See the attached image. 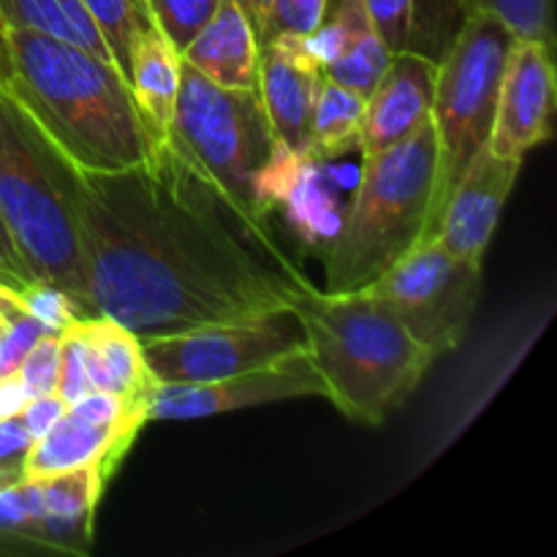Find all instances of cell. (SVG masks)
<instances>
[{"mask_svg":"<svg viewBox=\"0 0 557 557\" xmlns=\"http://www.w3.org/2000/svg\"><path fill=\"white\" fill-rule=\"evenodd\" d=\"M82 272L92 315L139 341L286 313L315 288L267 218L245 212L172 139L120 172H79Z\"/></svg>","mask_w":557,"mask_h":557,"instance_id":"6da1fadb","label":"cell"},{"mask_svg":"<svg viewBox=\"0 0 557 557\" xmlns=\"http://www.w3.org/2000/svg\"><path fill=\"white\" fill-rule=\"evenodd\" d=\"M5 49L9 92L79 172L131 169L166 139L109 60L33 30H5Z\"/></svg>","mask_w":557,"mask_h":557,"instance_id":"7a4b0ae2","label":"cell"},{"mask_svg":"<svg viewBox=\"0 0 557 557\" xmlns=\"http://www.w3.org/2000/svg\"><path fill=\"white\" fill-rule=\"evenodd\" d=\"M305 348L341 413L379 428L422 384L433 354L364 292L310 288L294 305Z\"/></svg>","mask_w":557,"mask_h":557,"instance_id":"3957f363","label":"cell"},{"mask_svg":"<svg viewBox=\"0 0 557 557\" xmlns=\"http://www.w3.org/2000/svg\"><path fill=\"white\" fill-rule=\"evenodd\" d=\"M76 196L79 169L0 85V218L30 281L60 288L85 319Z\"/></svg>","mask_w":557,"mask_h":557,"instance_id":"277c9868","label":"cell"},{"mask_svg":"<svg viewBox=\"0 0 557 557\" xmlns=\"http://www.w3.org/2000/svg\"><path fill=\"white\" fill-rule=\"evenodd\" d=\"M438 194L433 120L384 152L362 158L357 190L324 250V292H362L430 237Z\"/></svg>","mask_w":557,"mask_h":557,"instance_id":"5b68a950","label":"cell"},{"mask_svg":"<svg viewBox=\"0 0 557 557\" xmlns=\"http://www.w3.org/2000/svg\"><path fill=\"white\" fill-rule=\"evenodd\" d=\"M169 139L245 212L270 221L275 172L288 156L275 139L259 87H223L183 60Z\"/></svg>","mask_w":557,"mask_h":557,"instance_id":"8992f818","label":"cell"},{"mask_svg":"<svg viewBox=\"0 0 557 557\" xmlns=\"http://www.w3.org/2000/svg\"><path fill=\"white\" fill-rule=\"evenodd\" d=\"M515 41L517 38L495 16L471 9L438 65L430 112L438 136V194L430 215V237L438 228L441 212L460 174L473 156L487 147L500 79Z\"/></svg>","mask_w":557,"mask_h":557,"instance_id":"52a82bcc","label":"cell"},{"mask_svg":"<svg viewBox=\"0 0 557 557\" xmlns=\"http://www.w3.org/2000/svg\"><path fill=\"white\" fill-rule=\"evenodd\" d=\"M362 292L438 359L455 351L471 326L482 297V264L424 237Z\"/></svg>","mask_w":557,"mask_h":557,"instance_id":"ba28073f","label":"cell"},{"mask_svg":"<svg viewBox=\"0 0 557 557\" xmlns=\"http://www.w3.org/2000/svg\"><path fill=\"white\" fill-rule=\"evenodd\" d=\"M299 348H305L302 326L294 310H286L147 337L141 357L156 384H207L264 368Z\"/></svg>","mask_w":557,"mask_h":557,"instance_id":"9c48e42d","label":"cell"},{"mask_svg":"<svg viewBox=\"0 0 557 557\" xmlns=\"http://www.w3.org/2000/svg\"><path fill=\"white\" fill-rule=\"evenodd\" d=\"M326 397V386L310 359L308 348L248 373L228 375L207 384H152L147 392V422H180L239 411L250 406Z\"/></svg>","mask_w":557,"mask_h":557,"instance_id":"30bf717a","label":"cell"},{"mask_svg":"<svg viewBox=\"0 0 557 557\" xmlns=\"http://www.w3.org/2000/svg\"><path fill=\"white\" fill-rule=\"evenodd\" d=\"M557 82L553 47L539 41H515L498 90L490 152L522 161L533 147L553 136Z\"/></svg>","mask_w":557,"mask_h":557,"instance_id":"8fae6325","label":"cell"},{"mask_svg":"<svg viewBox=\"0 0 557 557\" xmlns=\"http://www.w3.org/2000/svg\"><path fill=\"white\" fill-rule=\"evenodd\" d=\"M324 65L299 36H277L259 47V96L275 139L288 156L310 158V120Z\"/></svg>","mask_w":557,"mask_h":557,"instance_id":"7c38bea8","label":"cell"},{"mask_svg":"<svg viewBox=\"0 0 557 557\" xmlns=\"http://www.w3.org/2000/svg\"><path fill=\"white\" fill-rule=\"evenodd\" d=\"M520 166L522 161L495 156L490 147L479 150L451 188L433 237L449 253L482 264Z\"/></svg>","mask_w":557,"mask_h":557,"instance_id":"4fadbf2b","label":"cell"},{"mask_svg":"<svg viewBox=\"0 0 557 557\" xmlns=\"http://www.w3.org/2000/svg\"><path fill=\"white\" fill-rule=\"evenodd\" d=\"M438 63L424 54L403 49L392 54L384 76L364 103L359 152L362 158L400 145L433 112V92Z\"/></svg>","mask_w":557,"mask_h":557,"instance_id":"5bb4252c","label":"cell"},{"mask_svg":"<svg viewBox=\"0 0 557 557\" xmlns=\"http://www.w3.org/2000/svg\"><path fill=\"white\" fill-rule=\"evenodd\" d=\"M145 424V411L128 413L117 424H87L65 411V417L49 433L33 441L22 479L41 482V479L90 466H101L107 476H112Z\"/></svg>","mask_w":557,"mask_h":557,"instance_id":"9a60e30c","label":"cell"},{"mask_svg":"<svg viewBox=\"0 0 557 557\" xmlns=\"http://www.w3.org/2000/svg\"><path fill=\"white\" fill-rule=\"evenodd\" d=\"M109 476L101 466L58 473L38 482L41 487V517L25 531V542L58 553H87L92 542L98 500Z\"/></svg>","mask_w":557,"mask_h":557,"instance_id":"2e32d148","label":"cell"},{"mask_svg":"<svg viewBox=\"0 0 557 557\" xmlns=\"http://www.w3.org/2000/svg\"><path fill=\"white\" fill-rule=\"evenodd\" d=\"M183 60L215 85L259 87V38L234 0H221Z\"/></svg>","mask_w":557,"mask_h":557,"instance_id":"e0dca14e","label":"cell"},{"mask_svg":"<svg viewBox=\"0 0 557 557\" xmlns=\"http://www.w3.org/2000/svg\"><path fill=\"white\" fill-rule=\"evenodd\" d=\"M74 330L82 341L90 389L112 392L125 400L147 397L156 381L147 373L141 341L134 332L107 315L76 319Z\"/></svg>","mask_w":557,"mask_h":557,"instance_id":"ac0fdd59","label":"cell"},{"mask_svg":"<svg viewBox=\"0 0 557 557\" xmlns=\"http://www.w3.org/2000/svg\"><path fill=\"white\" fill-rule=\"evenodd\" d=\"M180 65L183 58L172 49V44L152 27L136 44L134 60H131L128 85L134 90L136 103L147 123L166 136L172 125L174 101L180 90Z\"/></svg>","mask_w":557,"mask_h":557,"instance_id":"d6986e66","label":"cell"},{"mask_svg":"<svg viewBox=\"0 0 557 557\" xmlns=\"http://www.w3.org/2000/svg\"><path fill=\"white\" fill-rule=\"evenodd\" d=\"M0 25L5 30L44 33L109 60L107 47L82 0H0Z\"/></svg>","mask_w":557,"mask_h":557,"instance_id":"ffe728a7","label":"cell"},{"mask_svg":"<svg viewBox=\"0 0 557 557\" xmlns=\"http://www.w3.org/2000/svg\"><path fill=\"white\" fill-rule=\"evenodd\" d=\"M364 103L368 98L324 76L319 98H315L313 120H310V158L313 161H332L354 147L359 150Z\"/></svg>","mask_w":557,"mask_h":557,"instance_id":"44dd1931","label":"cell"},{"mask_svg":"<svg viewBox=\"0 0 557 557\" xmlns=\"http://www.w3.org/2000/svg\"><path fill=\"white\" fill-rule=\"evenodd\" d=\"M107 47L114 69L128 79L136 44L152 30V16L147 0H82Z\"/></svg>","mask_w":557,"mask_h":557,"instance_id":"7402d4cb","label":"cell"},{"mask_svg":"<svg viewBox=\"0 0 557 557\" xmlns=\"http://www.w3.org/2000/svg\"><path fill=\"white\" fill-rule=\"evenodd\" d=\"M389 60L392 52L379 38L373 22L368 20L357 33H354L351 44L343 49L341 58H335L332 63L324 65V76L368 98L370 92H373V87L379 85L381 76H384Z\"/></svg>","mask_w":557,"mask_h":557,"instance_id":"603a6c76","label":"cell"},{"mask_svg":"<svg viewBox=\"0 0 557 557\" xmlns=\"http://www.w3.org/2000/svg\"><path fill=\"white\" fill-rule=\"evenodd\" d=\"M473 11L495 16L517 41L553 47V0H468Z\"/></svg>","mask_w":557,"mask_h":557,"instance_id":"cb8c5ba5","label":"cell"},{"mask_svg":"<svg viewBox=\"0 0 557 557\" xmlns=\"http://www.w3.org/2000/svg\"><path fill=\"white\" fill-rule=\"evenodd\" d=\"M218 5L221 0H147L152 25L172 44L180 58L188 44L199 36L201 27L212 20Z\"/></svg>","mask_w":557,"mask_h":557,"instance_id":"d4e9b609","label":"cell"},{"mask_svg":"<svg viewBox=\"0 0 557 557\" xmlns=\"http://www.w3.org/2000/svg\"><path fill=\"white\" fill-rule=\"evenodd\" d=\"M326 9H330V0H272L259 47L277 36L308 38L324 22Z\"/></svg>","mask_w":557,"mask_h":557,"instance_id":"484cf974","label":"cell"},{"mask_svg":"<svg viewBox=\"0 0 557 557\" xmlns=\"http://www.w3.org/2000/svg\"><path fill=\"white\" fill-rule=\"evenodd\" d=\"M60 351H63V335H60V332H47V335L38 337L36 346L27 351L25 362L16 370L20 381L25 384L27 395L36 397L58 389Z\"/></svg>","mask_w":557,"mask_h":557,"instance_id":"4316f807","label":"cell"},{"mask_svg":"<svg viewBox=\"0 0 557 557\" xmlns=\"http://www.w3.org/2000/svg\"><path fill=\"white\" fill-rule=\"evenodd\" d=\"M364 9L392 54L408 49L413 33V0H364Z\"/></svg>","mask_w":557,"mask_h":557,"instance_id":"83f0119b","label":"cell"},{"mask_svg":"<svg viewBox=\"0 0 557 557\" xmlns=\"http://www.w3.org/2000/svg\"><path fill=\"white\" fill-rule=\"evenodd\" d=\"M22 302L33 319L41 321L49 332H63L65 326L74 324L79 319L76 305L65 297L60 288L44 286V283H33V286L22 288Z\"/></svg>","mask_w":557,"mask_h":557,"instance_id":"f1b7e54d","label":"cell"},{"mask_svg":"<svg viewBox=\"0 0 557 557\" xmlns=\"http://www.w3.org/2000/svg\"><path fill=\"white\" fill-rule=\"evenodd\" d=\"M47 326L38 319H33L30 313L16 315L14 321H9L0 337V379H9L16 375L20 364L25 362L27 351L38 343V337L47 335Z\"/></svg>","mask_w":557,"mask_h":557,"instance_id":"f546056e","label":"cell"},{"mask_svg":"<svg viewBox=\"0 0 557 557\" xmlns=\"http://www.w3.org/2000/svg\"><path fill=\"white\" fill-rule=\"evenodd\" d=\"M33 441L36 438L25 428L20 413L0 419V484L22 482L27 451H30Z\"/></svg>","mask_w":557,"mask_h":557,"instance_id":"4dcf8cb0","label":"cell"},{"mask_svg":"<svg viewBox=\"0 0 557 557\" xmlns=\"http://www.w3.org/2000/svg\"><path fill=\"white\" fill-rule=\"evenodd\" d=\"M63 351H60V375H58V395L63 397L65 406L79 400L82 395H87L90 389V381H87V368H85V354H82V341L76 335L74 324L65 326L63 332Z\"/></svg>","mask_w":557,"mask_h":557,"instance_id":"1f68e13d","label":"cell"},{"mask_svg":"<svg viewBox=\"0 0 557 557\" xmlns=\"http://www.w3.org/2000/svg\"><path fill=\"white\" fill-rule=\"evenodd\" d=\"M65 411H69V406H65L63 397L58 392H47V395L30 397L20 417L25 428L30 430L33 438H41L44 433H49L65 417Z\"/></svg>","mask_w":557,"mask_h":557,"instance_id":"d6a6232c","label":"cell"},{"mask_svg":"<svg viewBox=\"0 0 557 557\" xmlns=\"http://www.w3.org/2000/svg\"><path fill=\"white\" fill-rule=\"evenodd\" d=\"M0 283L16 288V292L33 286L30 275H27V270H25V264H22L20 253H16L14 243H11L9 228H5L3 218H0Z\"/></svg>","mask_w":557,"mask_h":557,"instance_id":"836d02e7","label":"cell"},{"mask_svg":"<svg viewBox=\"0 0 557 557\" xmlns=\"http://www.w3.org/2000/svg\"><path fill=\"white\" fill-rule=\"evenodd\" d=\"M27 400H30V395H27L20 375L0 379V419H9V417H16V413H22V408L27 406Z\"/></svg>","mask_w":557,"mask_h":557,"instance_id":"e575fe53","label":"cell"},{"mask_svg":"<svg viewBox=\"0 0 557 557\" xmlns=\"http://www.w3.org/2000/svg\"><path fill=\"white\" fill-rule=\"evenodd\" d=\"M234 3L239 5V11L245 14V20H248L250 27H253L256 38L261 41V33H264V27H267V16H270L272 0H234Z\"/></svg>","mask_w":557,"mask_h":557,"instance_id":"d590c367","label":"cell"},{"mask_svg":"<svg viewBox=\"0 0 557 557\" xmlns=\"http://www.w3.org/2000/svg\"><path fill=\"white\" fill-rule=\"evenodd\" d=\"M9 76V49H5V27L0 25V85H5Z\"/></svg>","mask_w":557,"mask_h":557,"instance_id":"8d00e7d4","label":"cell"},{"mask_svg":"<svg viewBox=\"0 0 557 557\" xmlns=\"http://www.w3.org/2000/svg\"><path fill=\"white\" fill-rule=\"evenodd\" d=\"M3 330H5V321H0V337H3Z\"/></svg>","mask_w":557,"mask_h":557,"instance_id":"74e56055","label":"cell"},{"mask_svg":"<svg viewBox=\"0 0 557 557\" xmlns=\"http://www.w3.org/2000/svg\"><path fill=\"white\" fill-rule=\"evenodd\" d=\"M0 487H3V484H0Z\"/></svg>","mask_w":557,"mask_h":557,"instance_id":"f35d334b","label":"cell"}]
</instances>
